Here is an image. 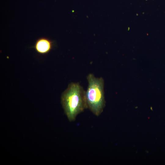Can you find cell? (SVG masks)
I'll return each mask as SVG.
<instances>
[{
  "mask_svg": "<svg viewBox=\"0 0 165 165\" xmlns=\"http://www.w3.org/2000/svg\"><path fill=\"white\" fill-rule=\"evenodd\" d=\"M61 102L70 121L75 120L78 114L88 108L86 91L78 83L72 82L62 93Z\"/></svg>",
  "mask_w": 165,
  "mask_h": 165,
  "instance_id": "1",
  "label": "cell"
},
{
  "mask_svg": "<svg viewBox=\"0 0 165 165\" xmlns=\"http://www.w3.org/2000/svg\"><path fill=\"white\" fill-rule=\"evenodd\" d=\"M53 46V43L51 41L47 38L42 37L36 41L34 47L38 53L45 54L50 52Z\"/></svg>",
  "mask_w": 165,
  "mask_h": 165,
  "instance_id": "3",
  "label": "cell"
},
{
  "mask_svg": "<svg viewBox=\"0 0 165 165\" xmlns=\"http://www.w3.org/2000/svg\"><path fill=\"white\" fill-rule=\"evenodd\" d=\"M87 79L88 86L86 96L88 108L95 115L98 116L105 105L104 80L101 77H95L92 74L88 75Z\"/></svg>",
  "mask_w": 165,
  "mask_h": 165,
  "instance_id": "2",
  "label": "cell"
}]
</instances>
